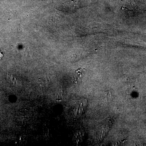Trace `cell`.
Segmentation results:
<instances>
[{
  "instance_id": "obj_2",
  "label": "cell",
  "mask_w": 146,
  "mask_h": 146,
  "mask_svg": "<svg viewBox=\"0 0 146 146\" xmlns=\"http://www.w3.org/2000/svg\"><path fill=\"white\" fill-rule=\"evenodd\" d=\"M3 57V54L1 52H0V59L2 58Z\"/></svg>"
},
{
  "instance_id": "obj_1",
  "label": "cell",
  "mask_w": 146,
  "mask_h": 146,
  "mask_svg": "<svg viewBox=\"0 0 146 146\" xmlns=\"http://www.w3.org/2000/svg\"><path fill=\"white\" fill-rule=\"evenodd\" d=\"M104 99L106 100L107 101H109L112 98V95L110 91H105L104 93Z\"/></svg>"
}]
</instances>
